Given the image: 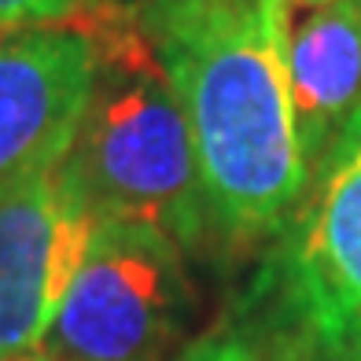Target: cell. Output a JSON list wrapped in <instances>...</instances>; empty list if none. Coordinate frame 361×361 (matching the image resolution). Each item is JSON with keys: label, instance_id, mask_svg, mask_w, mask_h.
<instances>
[{"label": "cell", "instance_id": "obj_1", "mask_svg": "<svg viewBox=\"0 0 361 361\" xmlns=\"http://www.w3.org/2000/svg\"><path fill=\"white\" fill-rule=\"evenodd\" d=\"M137 15L188 114L210 225L236 247L284 233L310 185L288 0H170Z\"/></svg>", "mask_w": 361, "mask_h": 361}, {"label": "cell", "instance_id": "obj_2", "mask_svg": "<svg viewBox=\"0 0 361 361\" xmlns=\"http://www.w3.org/2000/svg\"><path fill=\"white\" fill-rule=\"evenodd\" d=\"M96 52V81L67 166L100 218L200 247L210 225L200 159L159 52L133 4L100 0L67 26Z\"/></svg>", "mask_w": 361, "mask_h": 361}, {"label": "cell", "instance_id": "obj_3", "mask_svg": "<svg viewBox=\"0 0 361 361\" xmlns=\"http://www.w3.org/2000/svg\"><path fill=\"white\" fill-rule=\"evenodd\" d=\"M180 255L144 225L96 218L44 350L56 361H162L192 310Z\"/></svg>", "mask_w": 361, "mask_h": 361}, {"label": "cell", "instance_id": "obj_4", "mask_svg": "<svg viewBox=\"0 0 361 361\" xmlns=\"http://www.w3.org/2000/svg\"><path fill=\"white\" fill-rule=\"evenodd\" d=\"M269 288L310 339L361 336V107L310 177Z\"/></svg>", "mask_w": 361, "mask_h": 361}, {"label": "cell", "instance_id": "obj_5", "mask_svg": "<svg viewBox=\"0 0 361 361\" xmlns=\"http://www.w3.org/2000/svg\"><path fill=\"white\" fill-rule=\"evenodd\" d=\"M96 218L67 159L0 192V357L44 350Z\"/></svg>", "mask_w": 361, "mask_h": 361}, {"label": "cell", "instance_id": "obj_6", "mask_svg": "<svg viewBox=\"0 0 361 361\" xmlns=\"http://www.w3.org/2000/svg\"><path fill=\"white\" fill-rule=\"evenodd\" d=\"M92 81L96 52L78 30L0 34V192L71 155Z\"/></svg>", "mask_w": 361, "mask_h": 361}, {"label": "cell", "instance_id": "obj_7", "mask_svg": "<svg viewBox=\"0 0 361 361\" xmlns=\"http://www.w3.org/2000/svg\"><path fill=\"white\" fill-rule=\"evenodd\" d=\"M288 74L310 170L361 107V0H328L288 37Z\"/></svg>", "mask_w": 361, "mask_h": 361}, {"label": "cell", "instance_id": "obj_8", "mask_svg": "<svg viewBox=\"0 0 361 361\" xmlns=\"http://www.w3.org/2000/svg\"><path fill=\"white\" fill-rule=\"evenodd\" d=\"M266 324L255 321H221L210 332L192 343V347L180 354V361H262L266 354Z\"/></svg>", "mask_w": 361, "mask_h": 361}, {"label": "cell", "instance_id": "obj_9", "mask_svg": "<svg viewBox=\"0 0 361 361\" xmlns=\"http://www.w3.org/2000/svg\"><path fill=\"white\" fill-rule=\"evenodd\" d=\"M100 0H0V34L41 26H71L81 11H89Z\"/></svg>", "mask_w": 361, "mask_h": 361}, {"label": "cell", "instance_id": "obj_10", "mask_svg": "<svg viewBox=\"0 0 361 361\" xmlns=\"http://www.w3.org/2000/svg\"><path fill=\"white\" fill-rule=\"evenodd\" d=\"M262 361H310V336L299 324L281 321L266 332V354Z\"/></svg>", "mask_w": 361, "mask_h": 361}, {"label": "cell", "instance_id": "obj_11", "mask_svg": "<svg viewBox=\"0 0 361 361\" xmlns=\"http://www.w3.org/2000/svg\"><path fill=\"white\" fill-rule=\"evenodd\" d=\"M310 361H361V336L310 339Z\"/></svg>", "mask_w": 361, "mask_h": 361}, {"label": "cell", "instance_id": "obj_12", "mask_svg": "<svg viewBox=\"0 0 361 361\" xmlns=\"http://www.w3.org/2000/svg\"><path fill=\"white\" fill-rule=\"evenodd\" d=\"M328 0H288V8H291V15L295 11H317V8H324Z\"/></svg>", "mask_w": 361, "mask_h": 361}, {"label": "cell", "instance_id": "obj_13", "mask_svg": "<svg viewBox=\"0 0 361 361\" xmlns=\"http://www.w3.org/2000/svg\"><path fill=\"white\" fill-rule=\"evenodd\" d=\"M0 361H56L48 350H34V354H8V357H0Z\"/></svg>", "mask_w": 361, "mask_h": 361}, {"label": "cell", "instance_id": "obj_14", "mask_svg": "<svg viewBox=\"0 0 361 361\" xmlns=\"http://www.w3.org/2000/svg\"><path fill=\"white\" fill-rule=\"evenodd\" d=\"M122 4H133V8H144V4H170V0H122Z\"/></svg>", "mask_w": 361, "mask_h": 361}]
</instances>
